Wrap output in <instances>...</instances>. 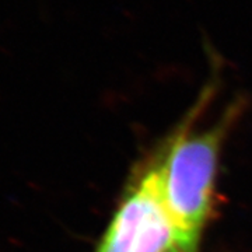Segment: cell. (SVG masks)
<instances>
[{
	"instance_id": "obj_2",
	"label": "cell",
	"mask_w": 252,
	"mask_h": 252,
	"mask_svg": "<svg viewBox=\"0 0 252 252\" xmlns=\"http://www.w3.org/2000/svg\"><path fill=\"white\" fill-rule=\"evenodd\" d=\"M156 196L157 181L153 170L142 180L135 193L122 205L98 252H133L142 221Z\"/></svg>"
},
{
	"instance_id": "obj_3",
	"label": "cell",
	"mask_w": 252,
	"mask_h": 252,
	"mask_svg": "<svg viewBox=\"0 0 252 252\" xmlns=\"http://www.w3.org/2000/svg\"><path fill=\"white\" fill-rule=\"evenodd\" d=\"M168 252H195V251H190L188 248H184V247H181V245H177V247H174L171 251Z\"/></svg>"
},
{
	"instance_id": "obj_1",
	"label": "cell",
	"mask_w": 252,
	"mask_h": 252,
	"mask_svg": "<svg viewBox=\"0 0 252 252\" xmlns=\"http://www.w3.org/2000/svg\"><path fill=\"white\" fill-rule=\"evenodd\" d=\"M219 143L217 129L184 137L172 146L161 167L154 170L162 207L181 244L192 251L210 209Z\"/></svg>"
}]
</instances>
